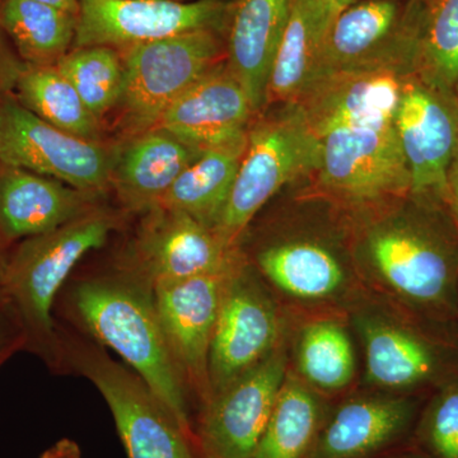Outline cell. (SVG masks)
<instances>
[{"instance_id":"obj_1","label":"cell","mask_w":458,"mask_h":458,"mask_svg":"<svg viewBox=\"0 0 458 458\" xmlns=\"http://www.w3.org/2000/svg\"><path fill=\"white\" fill-rule=\"evenodd\" d=\"M348 218L367 292L458 335V222L447 201L408 194Z\"/></svg>"},{"instance_id":"obj_2","label":"cell","mask_w":458,"mask_h":458,"mask_svg":"<svg viewBox=\"0 0 458 458\" xmlns=\"http://www.w3.org/2000/svg\"><path fill=\"white\" fill-rule=\"evenodd\" d=\"M72 306L84 330L126 361L167 406L195 445L190 393L168 348L153 289L125 270L82 280Z\"/></svg>"},{"instance_id":"obj_3","label":"cell","mask_w":458,"mask_h":458,"mask_svg":"<svg viewBox=\"0 0 458 458\" xmlns=\"http://www.w3.org/2000/svg\"><path fill=\"white\" fill-rule=\"evenodd\" d=\"M247 258L292 319L348 316L369 294L352 259L348 216L335 207L327 225L284 228Z\"/></svg>"},{"instance_id":"obj_4","label":"cell","mask_w":458,"mask_h":458,"mask_svg":"<svg viewBox=\"0 0 458 458\" xmlns=\"http://www.w3.org/2000/svg\"><path fill=\"white\" fill-rule=\"evenodd\" d=\"M116 219L101 208L47 233L27 238L5 255L0 292L13 307L26 349L51 367L62 360V337L53 318L57 294L84 255L106 243Z\"/></svg>"},{"instance_id":"obj_5","label":"cell","mask_w":458,"mask_h":458,"mask_svg":"<svg viewBox=\"0 0 458 458\" xmlns=\"http://www.w3.org/2000/svg\"><path fill=\"white\" fill-rule=\"evenodd\" d=\"M348 319L360 345L361 388L429 394L458 378V335L410 318L369 293Z\"/></svg>"},{"instance_id":"obj_6","label":"cell","mask_w":458,"mask_h":458,"mask_svg":"<svg viewBox=\"0 0 458 458\" xmlns=\"http://www.w3.org/2000/svg\"><path fill=\"white\" fill-rule=\"evenodd\" d=\"M313 176L322 200L355 216L410 194L394 122L336 126L318 138Z\"/></svg>"},{"instance_id":"obj_7","label":"cell","mask_w":458,"mask_h":458,"mask_svg":"<svg viewBox=\"0 0 458 458\" xmlns=\"http://www.w3.org/2000/svg\"><path fill=\"white\" fill-rule=\"evenodd\" d=\"M318 140L295 104L251 123L245 155L216 231L232 247L242 246L250 223L288 183L312 174Z\"/></svg>"},{"instance_id":"obj_8","label":"cell","mask_w":458,"mask_h":458,"mask_svg":"<svg viewBox=\"0 0 458 458\" xmlns=\"http://www.w3.org/2000/svg\"><path fill=\"white\" fill-rule=\"evenodd\" d=\"M291 330L292 318L242 251L223 285L210 345L209 400L267 360Z\"/></svg>"},{"instance_id":"obj_9","label":"cell","mask_w":458,"mask_h":458,"mask_svg":"<svg viewBox=\"0 0 458 458\" xmlns=\"http://www.w3.org/2000/svg\"><path fill=\"white\" fill-rule=\"evenodd\" d=\"M424 5L415 0H360L344 8L328 30L310 84L340 73L417 74Z\"/></svg>"},{"instance_id":"obj_10","label":"cell","mask_w":458,"mask_h":458,"mask_svg":"<svg viewBox=\"0 0 458 458\" xmlns=\"http://www.w3.org/2000/svg\"><path fill=\"white\" fill-rule=\"evenodd\" d=\"M62 360L89 379L113 412L128 458H197L194 442L134 370L96 343L62 340Z\"/></svg>"},{"instance_id":"obj_11","label":"cell","mask_w":458,"mask_h":458,"mask_svg":"<svg viewBox=\"0 0 458 458\" xmlns=\"http://www.w3.org/2000/svg\"><path fill=\"white\" fill-rule=\"evenodd\" d=\"M123 120L134 135L156 128L165 111L225 60V33L200 30L120 51Z\"/></svg>"},{"instance_id":"obj_12","label":"cell","mask_w":458,"mask_h":458,"mask_svg":"<svg viewBox=\"0 0 458 458\" xmlns=\"http://www.w3.org/2000/svg\"><path fill=\"white\" fill-rule=\"evenodd\" d=\"M116 149L60 131L0 95V165L21 168L99 195L111 185Z\"/></svg>"},{"instance_id":"obj_13","label":"cell","mask_w":458,"mask_h":458,"mask_svg":"<svg viewBox=\"0 0 458 458\" xmlns=\"http://www.w3.org/2000/svg\"><path fill=\"white\" fill-rule=\"evenodd\" d=\"M233 0H80L75 47L119 51L200 30L227 33Z\"/></svg>"},{"instance_id":"obj_14","label":"cell","mask_w":458,"mask_h":458,"mask_svg":"<svg viewBox=\"0 0 458 458\" xmlns=\"http://www.w3.org/2000/svg\"><path fill=\"white\" fill-rule=\"evenodd\" d=\"M289 337L267 360L199 409L194 426L198 456L254 458L288 373Z\"/></svg>"},{"instance_id":"obj_15","label":"cell","mask_w":458,"mask_h":458,"mask_svg":"<svg viewBox=\"0 0 458 458\" xmlns=\"http://www.w3.org/2000/svg\"><path fill=\"white\" fill-rule=\"evenodd\" d=\"M241 252L242 246L227 245L216 229L194 216L156 207L144 213L131 254L122 270L153 289L225 269Z\"/></svg>"},{"instance_id":"obj_16","label":"cell","mask_w":458,"mask_h":458,"mask_svg":"<svg viewBox=\"0 0 458 458\" xmlns=\"http://www.w3.org/2000/svg\"><path fill=\"white\" fill-rule=\"evenodd\" d=\"M394 128L408 165L410 194L447 201V174L458 144L454 89L410 75L401 92Z\"/></svg>"},{"instance_id":"obj_17","label":"cell","mask_w":458,"mask_h":458,"mask_svg":"<svg viewBox=\"0 0 458 458\" xmlns=\"http://www.w3.org/2000/svg\"><path fill=\"white\" fill-rule=\"evenodd\" d=\"M428 394L354 390L334 401L310 458H378L409 445Z\"/></svg>"},{"instance_id":"obj_18","label":"cell","mask_w":458,"mask_h":458,"mask_svg":"<svg viewBox=\"0 0 458 458\" xmlns=\"http://www.w3.org/2000/svg\"><path fill=\"white\" fill-rule=\"evenodd\" d=\"M236 260L216 273L153 288L157 313L172 358L190 396L194 394L200 408L209 400L210 345L223 285Z\"/></svg>"},{"instance_id":"obj_19","label":"cell","mask_w":458,"mask_h":458,"mask_svg":"<svg viewBox=\"0 0 458 458\" xmlns=\"http://www.w3.org/2000/svg\"><path fill=\"white\" fill-rule=\"evenodd\" d=\"M254 117L249 96L225 60L189 87L157 126L205 150L245 140Z\"/></svg>"},{"instance_id":"obj_20","label":"cell","mask_w":458,"mask_h":458,"mask_svg":"<svg viewBox=\"0 0 458 458\" xmlns=\"http://www.w3.org/2000/svg\"><path fill=\"white\" fill-rule=\"evenodd\" d=\"M98 195L0 165V247L47 233L98 209Z\"/></svg>"},{"instance_id":"obj_21","label":"cell","mask_w":458,"mask_h":458,"mask_svg":"<svg viewBox=\"0 0 458 458\" xmlns=\"http://www.w3.org/2000/svg\"><path fill=\"white\" fill-rule=\"evenodd\" d=\"M408 77L391 72L327 75L310 84L295 105L318 140L336 126L394 122Z\"/></svg>"},{"instance_id":"obj_22","label":"cell","mask_w":458,"mask_h":458,"mask_svg":"<svg viewBox=\"0 0 458 458\" xmlns=\"http://www.w3.org/2000/svg\"><path fill=\"white\" fill-rule=\"evenodd\" d=\"M294 0H233L225 63L243 87L255 114L267 106L271 69Z\"/></svg>"},{"instance_id":"obj_23","label":"cell","mask_w":458,"mask_h":458,"mask_svg":"<svg viewBox=\"0 0 458 458\" xmlns=\"http://www.w3.org/2000/svg\"><path fill=\"white\" fill-rule=\"evenodd\" d=\"M355 336L348 316L292 319L289 370L304 385L336 401L357 390L360 376Z\"/></svg>"},{"instance_id":"obj_24","label":"cell","mask_w":458,"mask_h":458,"mask_svg":"<svg viewBox=\"0 0 458 458\" xmlns=\"http://www.w3.org/2000/svg\"><path fill=\"white\" fill-rule=\"evenodd\" d=\"M203 152L156 126L117 150L111 185L126 210L149 212Z\"/></svg>"},{"instance_id":"obj_25","label":"cell","mask_w":458,"mask_h":458,"mask_svg":"<svg viewBox=\"0 0 458 458\" xmlns=\"http://www.w3.org/2000/svg\"><path fill=\"white\" fill-rule=\"evenodd\" d=\"M343 9L334 0H294L271 69L267 105L295 104L303 95L328 30Z\"/></svg>"},{"instance_id":"obj_26","label":"cell","mask_w":458,"mask_h":458,"mask_svg":"<svg viewBox=\"0 0 458 458\" xmlns=\"http://www.w3.org/2000/svg\"><path fill=\"white\" fill-rule=\"evenodd\" d=\"M333 403L288 369L254 458H310Z\"/></svg>"},{"instance_id":"obj_27","label":"cell","mask_w":458,"mask_h":458,"mask_svg":"<svg viewBox=\"0 0 458 458\" xmlns=\"http://www.w3.org/2000/svg\"><path fill=\"white\" fill-rule=\"evenodd\" d=\"M246 146L247 137L205 149L177 177L158 207L181 210L216 228L227 204Z\"/></svg>"},{"instance_id":"obj_28","label":"cell","mask_w":458,"mask_h":458,"mask_svg":"<svg viewBox=\"0 0 458 458\" xmlns=\"http://www.w3.org/2000/svg\"><path fill=\"white\" fill-rule=\"evenodd\" d=\"M78 17L38 0H3L0 27L25 64L55 65L73 49Z\"/></svg>"},{"instance_id":"obj_29","label":"cell","mask_w":458,"mask_h":458,"mask_svg":"<svg viewBox=\"0 0 458 458\" xmlns=\"http://www.w3.org/2000/svg\"><path fill=\"white\" fill-rule=\"evenodd\" d=\"M12 95L27 110L60 131L99 140V120L56 65H23Z\"/></svg>"},{"instance_id":"obj_30","label":"cell","mask_w":458,"mask_h":458,"mask_svg":"<svg viewBox=\"0 0 458 458\" xmlns=\"http://www.w3.org/2000/svg\"><path fill=\"white\" fill-rule=\"evenodd\" d=\"M55 65L99 122L119 105L125 84L119 50L107 47H75Z\"/></svg>"},{"instance_id":"obj_31","label":"cell","mask_w":458,"mask_h":458,"mask_svg":"<svg viewBox=\"0 0 458 458\" xmlns=\"http://www.w3.org/2000/svg\"><path fill=\"white\" fill-rule=\"evenodd\" d=\"M417 74L454 89L458 82V0H430L424 5Z\"/></svg>"},{"instance_id":"obj_32","label":"cell","mask_w":458,"mask_h":458,"mask_svg":"<svg viewBox=\"0 0 458 458\" xmlns=\"http://www.w3.org/2000/svg\"><path fill=\"white\" fill-rule=\"evenodd\" d=\"M410 442L427 458H458V378L428 394Z\"/></svg>"},{"instance_id":"obj_33","label":"cell","mask_w":458,"mask_h":458,"mask_svg":"<svg viewBox=\"0 0 458 458\" xmlns=\"http://www.w3.org/2000/svg\"><path fill=\"white\" fill-rule=\"evenodd\" d=\"M21 349H26L25 331L13 307L0 292V366Z\"/></svg>"},{"instance_id":"obj_34","label":"cell","mask_w":458,"mask_h":458,"mask_svg":"<svg viewBox=\"0 0 458 458\" xmlns=\"http://www.w3.org/2000/svg\"><path fill=\"white\" fill-rule=\"evenodd\" d=\"M25 63L8 47L5 33L0 27V95L12 93Z\"/></svg>"},{"instance_id":"obj_35","label":"cell","mask_w":458,"mask_h":458,"mask_svg":"<svg viewBox=\"0 0 458 458\" xmlns=\"http://www.w3.org/2000/svg\"><path fill=\"white\" fill-rule=\"evenodd\" d=\"M447 203L458 222V144L447 174Z\"/></svg>"},{"instance_id":"obj_36","label":"cell","mask_w":458,"mask_h":458,"mask_svg":"<svg viewBox=\"0 0 458 458\" xmlns=\"http://www.w3.org/2000/svg\"><path fill=\"white\" fill-rule=\"evenodd\" d=\"M38 458H82V452L77 443L64 438L47 448Z\"/></svg>"},{"instance_id":"obj_37","label":"cell","mask_w":458,"mask_h":458,"mask_svg":"<svg viewBox=\"0 0 458 458\" xmlns=\"http://www.w3.org/2000/svg\"><path fill=\"white\" fill-rule=\"evenodd\" d=\"M378 458H427L421 454L420 451L418 450L417 447L411 445V442L409 445H403V447L397 448L390 454H385V456Z\"/></svg>"},{"instance_id":"obj_38","label":"cell","mask_w":458,"mask_h":458,"mask_svg":"<svg viewBox=\"0 0 458 458\" xmlns=\"http://www.w3.org/2000/svg\"><path fill=\"white\" fill-rule=\"evenodd\" d=\"M45 4L53 5V7L62 9L68 13L74 14L78 17L80 13V0H38Z\"/></svg>"},{"instance_id":"obj_39","label":"cell","mask_w":458,"mask_h":458,"mask_svg":"<svg viewBox=\"0 0 458 458\" xmlns=\"http://www.w3.org/2000/svg\"><path fill=\"white\" fill-rule=\"evenodd\" d=\"M337 5L342 8L349 7V5L355 4V3L360 2V0H334Z\"/></svg>"},{"instance_id":"obj_40","label":"cell","mask_w":458,"mask_h":458,"mask_svg":"<svg viewBox=\"0 0 458 458\" xmlns=\"http://www.w3.org/2000/svg\"><path fill=\"white\" fill-rule=\"evenodd\" d=\"M3 262H4V252H3L2 247H0V271H2Z\"/></svg>"},{"instance_id":"obj_41","label":"cell","mask_w":458,"mask_h":458,"mask_svg":"<svg viewBox=\"0 0 458 458\" xmlns=\"http://www.w3.org/2000/svg\"><path fill=\"white\" fill-rule=\"evenodd\" d=\"M454 92H456V96H457V98H458V82L456 84V87H454Z\"/></svg>"},{"instance_id":"obj_42","label":"cell","mask_w":458,"mask_h":458,"mask_svg":"<svg viewBox=\"0 0 458 458\" xmlns=\"http://www.w3.org/2000/svg\"><path fill=\"white\" fill-rule=\"evenodd\" d=\"M415 2L428 3L430 2V0H415Z\"/></svg>"},{"instance_id":"obj_43","label":"cell","mask_w":458,"mask_h":458,"mask_svg":"<svg viewBox=\"0 0 458 458\" xmlns=\"http://www.w3.org/2000/svg\"><path fill=\"white\" fill-rule=\"evenodd\" d=\"M172 2H188V0H172Z\"/></svg>"},{"instance_id":"obj_44","label":"cell","mask_w":458,"mask_h":458,"mask_svg":"<svg viewBox=\"0 0 458 458\" xmlns=\"http://www.w3.org/2000/svg\"><path fill=\"white\" fill-rule=\"evenodd\" d=\"M197 458H208V457H204V456H198Z\"/></svg>"},{"instance_id":"obj_45","label":"cell","mask_w":458,"mask_h":458,"mask_svg":"<svg viewBox=\"0 0 458 458\" xmlns=\"http://www.w3.org/2000/svg\"><path fill=\"white\" fill-rule=\"evenodd\" d=\"M2 2H3V0H0V5H2Z\"/></svg>"}]
</instances>
